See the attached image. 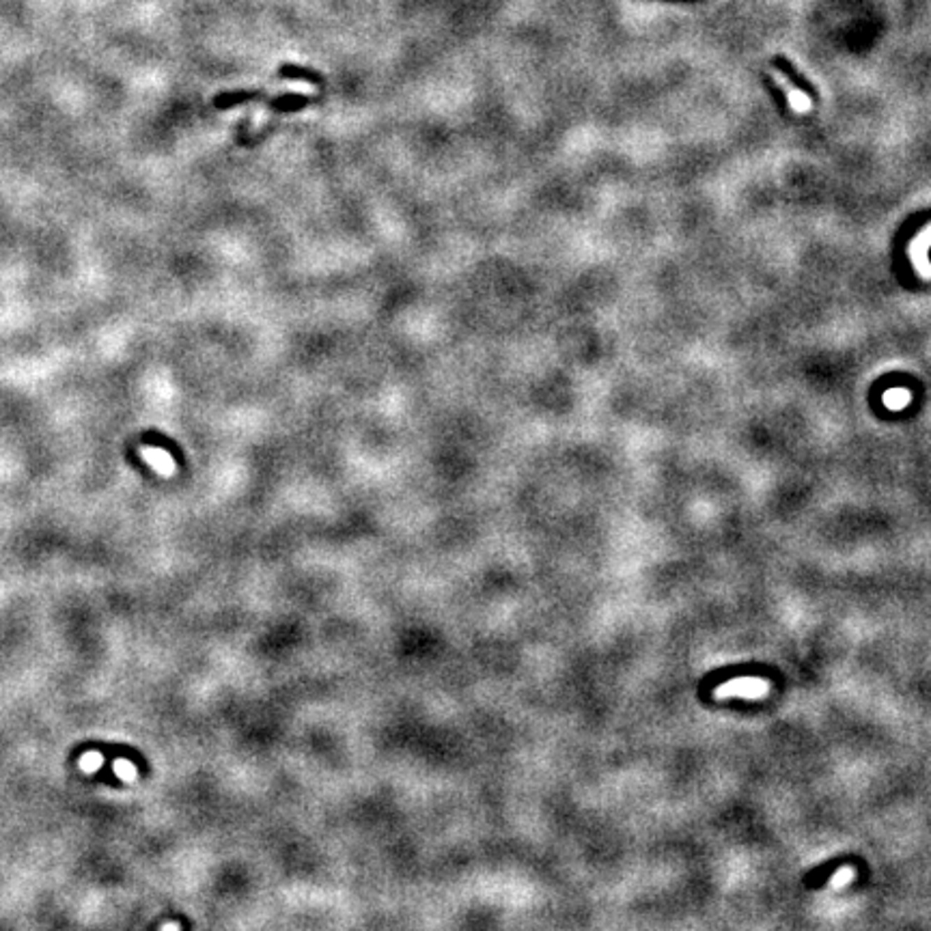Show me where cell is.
I'll list each match as a JSON object with an SVG mask.
<instances>
[{"label": "cell", "instance_id": "2", "mask_svg": "<svg viewBox=\"0 0 931 931\" xmlns=\"http://www.w3.org/2000/svg\"><path fill=\"white\" fill-rule=\"evenodd\" d=\"M309 102H311V97L309 95H300V93H287V95H281V97H274V99H270V110H274V112H295V110H302L305 106H309Z\"/></svg>", "mask_w": 931, "mask_h": 931}, {"label": "cell", "instance_id": "3", "mask_svg": "<svg viewBox=\"0 0 931 931\" xmlns=\"http://www.w3.org/2000/svg\"><path fill=\"white\" fill-rule=\"evenodd\" d=\"M279 75H281V78H289V80H309L313 85H323V75L321 73H317L313 69H307V67H300V65H283Z\"/></svg>", "mask_w": 931, "mask_h": 931}, {"label": "cell", "instance_id": "1", "mask_svg": "<svg viewBox=\"0 0 931 931\" xmlns=\"http://www.w3.org/2000/svg\"><path fill=\"white\" fill-rule=\"evenodd\" d=\"M265 93L263 91H231V93H222L214 99V106L218 110H229L233 106L253 102V99H263Z\"/></svg>", "mask_w": 931, "mask_h": 931}, {"label": "cell", "instance_id": "4", "mask_svg": "<svg viewBox=\"0 0 931 931\" xmlns=\"http://www.w3.org/2000/svg\"><path fill=\"white\" fill-rule=\"evenodd\" d=\"M142 455L154 464V468L158 470V472H162V474H170V472H175V462H173V457L168 455V453L164 450V448H154V446H149V448H145L142 450Z\"/></svg>", "mask_w": 931, "mask_h": 931}, {"label": "cell", "instance_id": "6", "mask_svg": "<svg viewBox=\"0 0 931 931\" xmlns=\"http://www.w3.org/2000/svg\"><path fill=\"white\" fill-rule=\"evenodd\" d=\"M115 774L121 778V781L132 783L134 778H136V768H134V763H130L128 759H117V761H115Z\"/></svg>", "mask_w": 931, "mask_h": 931}, {"label": "cell", "instance_id": "7", "mask_svg": "<svg viewBox=\"0 0 931 931\" xmlns=\"http://www.w3.org/2000/svg\"><path fill=\"white\" fill-rule=\"evenodd\" d=\"M164 929H179V925L177 923H168V925H164Z\"/></svg>", "mask_w": 931, "mask_h": 931}, {"label": "cell", "instance_id": "5", "mask_svg": "<svg viewBox=\"0 0 931 931\" xmlns=\"http://www.w3.org/2000/svg\"><path fill=\"white\" fill-rule=\"evenodd\" d=\"M104 765V754L102 752H97V750H89V752H85L82 757H80V770L82 772H97L99 768Z\"/></svg>", "mask_w": 931, "mask_h": 931}]
</instances>
